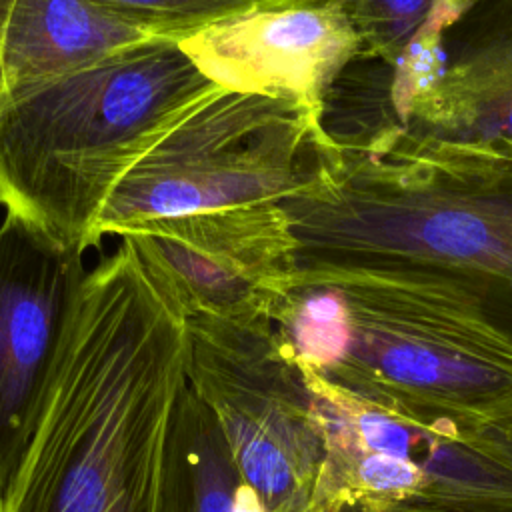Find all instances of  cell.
Segmentation results:
<instances>
[{"label": "cell", "instance_id": "7c38bea8", "mask_svg": "<svg viewBox=\"0 0 512 512\" xmlns=\"http://www.w3.org/2000/svg\"><path fill=\"white\" fill-rule=\"evenodd\" d=\"M154 36L94 0H14L2 38L6 92L84 68Z\"/></svg>", "mask_w": 512, "mask_h": 512}, {"label": "cell", "instance_id": "9a60e30c", "mask_svg": "<svg viewBox=\"0 0 512 512\" xmlns=\"http://www.w3.org/2000/svg\"><path fill=\"white\" fill-rule=\"evenodd\" d=\"M148 32L182 40L226 18L260 6L312 2V0H94Z\"/></svg>", "mask_w": 512, "mask_h": 512}, {"label": "cell", "instance_id": "ba28073f", "mask_svg": "<svg viewBox=\"0 0 512 512\" xmlns=\"http://www.w3.org/2000/svg\"><path fill=\"white\" fill-rule=\"evenodd\" d=\"M80 248L6 210L0 224V498L38 424L86 278Z\"/></svg>", "mask_w": 512, "mask_h": 512}, {"label": "cell", "instance_id": "5b68a950", "mask_svg": "<svg viewBox=\"0 0 512 512\" xmlns=\"http://www.w3.org/2000/svg\"><path fill=\"white\" fill-rule=\"evenodd\" d=\"M330 142L320 116L302 102L218 86L114 184L94 246L156 218L280 204L314 180Z\"/></svg>", "mask_w": 512, "mask_h": 512}, {"label": "cell", "instance_id": "ac0fdd59", "mask_svg": "<svg viewBox=\"0 0 512 512\" xmlns=\"http://www.w3.org/2000/svg\"><path fill=\"white\" fill-rule=\"evenodd\" d=\"M330 512H360V510H352V508H334Z\"/></svg>", "mask_w": 512, "mask_h": 512}, {"label": "cell", "instance_id": "7a4b0ae2", "mask_svg": "<svg viewBox=\"0 0 512 512\" xmlns=\"http://www.w3.org/2000/svg\"><path fill=\"white\" fill-rule=\"evenodd\" d=\"M330 140L314 180L280 202L292 272H414L454 288L512 342V156L392 118Z\"/></svg>", "mask_w": 512, "mask_h": 512}, {"label": "cell", "instance_id": "277c9868", "mask_svg": "<svg viewBox=\"0 0 512 512\" xmlns=\"http://www.w3.org/2000/svg\"><path fill=\"white\" fill-rule=\"evenodd\" d=\"M176 38H146L0 100V204L64 246H94L130 164L216 90Z\"/></svg>", "mask_w": 512, "mask_h": 512}, {"label": "cell", "instance_id": "6da1fadb", "mask_svg": "<svg viewBox=\"0 0 512 512\" xmlns=\"http://www.w3.org/2000/svg\"><path fill=\"white\" fill-rule=\"evenodd\" d=\"M80 286L62 356L0 512H172L188 314L120 236Z\"/></svg>", "mask_w": 512, "mask_h": 512}, {"label": "cell", "instance_id": "2e32d148", "mask_svg": "<svg viewBox=\"0 0 512 512\" xmlns=\"http://www.w3.org/2000/svg\"><path fill=\"white\" fill-rule=\"evenodd\" d=\"M474 442L500 462L512 466V420L496 428H490L488 432L480 434Z\"/></svg>", "mask_w": 512, "mask_h": 512}, {"label": "cell", "instance_id": "5bb4252c", "mask_svg": "<svg viewBox=\"0 0 512 512\" xmlns=\"http://www.w3.org/2000/svg\"><path fill=\"white\" fill-rule=\"evenodd\" d=\"M360 58L392 66L420 38H446L486 0H344Z\"/></svg>", "mask_w": 512, "mask_h": 512}, {"label": "cell", "instance_id": "4fadbf2b", "mask_svg": "<svg viewBox=\"0 0 512 512\" xmlns=\"http://www.w3.org/2000/svg\"><path fill=\"white\" fill-rule=\"evenodd\" d=\"M240 478L220 428L188 388L178 432V472L172 512H236Z\"/></svg>", "mask_w": 512, "mask_h": 512}, {"label": "cell", "instance_id": "e0dca14e", "mask_svg": "<svg viewBox=\"0 0 512 512\" xmlns=\"http://www.w3.org/2000/svg\"><path fill=\"white\" fill-rule=\"evenodd\" d=\"M14 0H0V100L6 92V82H4V66H2V38H4V28L10 16Z\"/></svg>", "mask_w": 512, "mask_h": 512}, {"label": "cell", "instance_id": "30bf717a", "mask_svg": "<svg viewBox=\"0 0 512 512\" xmlns=\"http://www.w3.org/2000/svg\"><path fill=\"white\" fill-rule=\"evenodd\" d=\"M218 86L286 96L312 108L360 56V38L344 0L260 6L180 40Z\"/></svg>", "mask_w": 512, "mask_h": 512}, {"label": "cell", "instance_id": "52a82bcc", "mask_svg": "<svg viewBox=\"0 0 512 512\" xmlns=\"http://www.w3.org/2000/svg\"><path fill=\"white\" fill-rule=\"evenodd\" d=\"M306 382L326 440L310 512H512V466L476 442Z\"/></svg>", "mask_w": 512, "mask_h": 512}, {"label": "cell", "instance_id": "8fae6325", "mask_svg": "<svg viewBox=\"0 0 512 512\" xmlns=\"http://www.w3.org/2000/svg\"><path fill=\"white\" fill-rule=\"evenodd\" d=\"M448 34V64L432 96L398 124L448 144L512 156V0H486Z\"/></svg>", "mask_w": 512, "mask_h": 512}, {"label": "cell", "instance_id": "9c48e42d", "mask_svg": "<svg viewBox=\"0 0 512 512\" xmlns=\"http://www.w3.org/2000/svg\"><path fill=\"white\" fill-rule=\"evenodd\" d=\"M122 236L158 266L188 316L268 318L292 274L294 242L280 204L156 218Z\"/></svg>", "mask_w": 512, "mask_h": 512}, {"label": "cell", "instance_id": "8992f818", "mask_svg": "<svg viewBox=\"0 0 512 512\" xmlns=\"http://www.w3.org/2000/svg\"><path fill=\"white\" fill-rule=\"evenodd\" d=\"M188 382L264 512H310L326 462L324 430L270 320L188 316Z\"/></svg>", "mask_w": 512, "mask_h": 512}, {"label": "cell", "instance_id": "3957f363", "mask_svg": "<svg viewBox=\"0 0 512 512\" xmlns=\"http://www.w3.org/2000/svg\"><path fill=\"white\" fill-rule=\"evenodd\" d=\"M268 320L306 380L476 440L512 420V342L438 280L294 270Z\"/></svg>", "mask_w": 512, "mask_h": 512}]
</instances>
